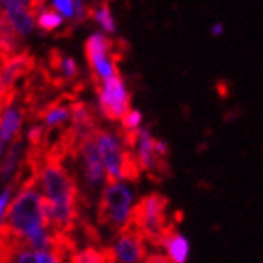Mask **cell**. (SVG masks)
<instances>
[{
    "label": "cell",
    "instance_id": "6da1fadb",
    "mask_svg": "<svg viewBox=\"0 0 263 263\" xmlns=\"http://www.w3.org/2000/svg\"><path fill=\"white\" fill-rule=\"evenodd\" d=\"M38 182V175H28L6 213L8 228L25 241L40 231H47L44 214V196L36 186Z\"/></svg>",
    "mask_w": 263,
    "mask_h": 263
},
{
    "label": "cell",
    "instance_id": "7a4b0ae2",
    "mask_svg": "<svg viewBox=\"0 0 263 263\" xmlns=\"http://www.w3.org/2000/svg\"><path fill=\"white\" fill-rule=\"evenodd\" d=\"M167 207H170V199L164 194L151 192L143 196L132 209L130 224L153 247H158L164 231L173 222L167 214Z\"/></svg>",
    "mask_w": 263,
    "mask_h": 263
},
{
    "label": "cell",
    "instance_id": "3957f363",
    "mask_svg": "<svg viewBox=\"0 0 263 263\" xmlns=\"http://www.w3.org/2000/svg\"><path fill=\"white\" fill-rule=\"evenodd\" d=\"M132 209H134V192L124 182H111L102 190L96 220L100 226L111 233H119L130 222Z\"/></svg>",
    "mask_w": 263,
    "mask_h": 263
},
{
    "label": "cell",
    "instance_id": "277c9868",
    "mask_svg": "<svg viewBox=\"0 0 263 263\" xmlns=\"http://www.w3.org/2000/svg\"><path fill=\"white\" fill-rule=\"evenodd\" d=\"M137 160L139 165L153 181H162L170 173V148L164 141L153 137L148 128H141L137 141Z\"/></svg>",
    "mask_w": 263,
    "mask_h": 263
},
{
    "label": "cell",
    "instance_id": "5b68a950",
    "mask_svg": "<svg viewBox=\"0 0 263 263\" xmlns=\"http://www.w3.org/2000/svg\"><path fill=\"white\" fill-rule=\"evenodd\" d=\"M96 96H98V107L100 113L111 122L122 121L128 115L130 107V92H128L126 85L122 81L121 71L113 76L104 85H96L94 87Z\"/></svg>",
    "mask_w": 263,
    "mask_h": 263
},
{
    "label": "cell",
    "instance_id": "8992f818",
    "mask_svg": "<svg viewBox=\"0 0 263 263\" xmlns=\"http://www.w3.org/2000/svg\"><path fill=\"white\" fill-rule=\"evenodd\" d=\"M102 250L105 263H145L147 259V241L130 222L117 233L115 245Z\"/></svg>",
    "mask_w": 263,
    "mask_h": 263
},
{
    "label": "cell",
    "instance_id": "52a82bcc",
    "mask_svg": "<svg viewBox=\"0 0 263 263\" xmlns=\"http://www.w3.org/2000/svg\"><path fill=\"white\" fill-rule=\"evenodd\" d=\"M79 156H81L83 162V179H85V184H87V194L81 199V205L90 207V194L94 190H98L100 184L104 182V179H107L104 162H102V156H100L98 151V143H96V136L83 141Z\"/></svg>",
    "mask_w": 263,
    "mask_h": 263
},
{
    "label": "cell",
    "instance_id": "ba28073f",
    "mask_svg": "<svg viewBox=\"0 0 263 263\" xmlns=\"http://www.w3.org/2000/svg\"><path fill=\"white\" fill-rule=\"evenodd\" d=\"M96 143H98V151L102 156L105 167V181L107 184L111 182H121L122 181V160H124V151L126 147L117 136H113L107 130H100L96 134Z\"/></svg>",
    "mask_w": 263,
    "mask_h": 263
},
{
    "label": "cell",
    "instance_id": "9c48e42d",
    "mask_svg": "<svg viewBox=\"0 0 263 263\" xmlns=\"http://www.w3.org/2000/svg\"><path fill=\"white\" fill-rule=\"evenodd\" d=\"M38 68L36 57L30 55L27 49L19 53V55L11 57L10 61H6L0 64V71H2V90H13L17 88V81L28 76H32L34 70Z\"/></svg>",
    "mask_w": 263,
    "mask_h": 263
},
{
    "label": "cell",
    "instance_id": "30bf717a",
    "mask_svg": "<svg viewBox=\"0 0 263 263\" xmlns=\"http://www.w3.org/2000/svg\"><path fill=\"white\" fill-rule=\"evenodd\" d=\"M23 51V36L15 30L0 6V64Z\"/></svg>",
    "mask_w": 263,
    "mask_h": 263
},
{
    "label": "cell",
    "instance_id": "8fae6325",
    "mask_svg": "<svg viewBox=\"0 0 263 263\" xmlns=\"http://www.w3.org/2000/svg\"><path fill=\"white\" fill-rule=\"evenodd\" d=\"M4 13L8 15L10 23L15 27L19 34H30L34 30V21L36 17L30 11V2H19V0H4L0 2Z\"/></svg>",
    "mask_w": 263,
    "mask_h": 263
},
{
    "label": "cell",
    "instance_id": "7c38bea8",
    "mask_svg": "<svg viewBox=\"0 0 263 263\" xmlns=\"http://www.w3.org/2000/svg\"><path fill=\"white\" fill-rule=\"evenodd\" d=\"M23 119H25V115L21 113V109L13 107V105L10 109H6V113L2 115V121H0V156L4 154L6 145L10 143L11 137L15 139L21 136Z\"/></svg>",
    "mask_w": 263,
    "mask_h": 263
},
{
    "label": "cell",
    "instance_id": "4fadbf2b",
    "mask_svg": "<svg viewBox=\"0 0 263 263\" xmlns=\"http://www.w3.org/2000/svg\"><path fill=\"white\" fill-rule=\"evenodd\" d=\"M36 23L44 32H57L64 25V17L55 8H44L40 11V15L36 17Z\"/></svg>",
    "mask_w": 263,
    "mask_h": 263
},
{
    "label": "cell",
    "instance_id": "5bb4252c",
    "mask_svg": "<svg viewBox=\"0 0 263 263\" xmlns=\"http://www.w3.org/2000/svg\"><path fill=\"white\" fill-rule=\"evenodd\" d=\"M92 19L102 25V28H104L105 32H109V34L117 32L115 19H113V15H111V8L107 2H102L98 8H94L92 6Z\"/></svg>",
    "mask_w": 263,
    "mask_h": 263
},
{
    "label": "cell",
    "instance_id": "9a60e30c",
    "mask_svg": "<svg viewBox=\"0 0 263 263\" xmlns=\"http://www.w3.org/2000/svg\"><path fill=\"white\" fill-rule=\"evenodd\" d=\"M70 263H105L104 250H98L94 247H87L81 252H76L70 258Z\"/></svg>",
    "mask_w": 263,
    "mask_h": 263
},
{
    "label": "cell",
    "instance_id": "2e32d148",
    "mask_svg": "<svg viewBox=\"0 0 263 263\" xmlns=\"http://www.w3.org/2000/svg\"><path fill=\"white\" fill-rule=\"evenodd\" d=\"M15 188H19V181L13 177V181L8 182V186L0 194V226L4 224L6 213H8V207H10V203H11V194L15 192Z\"/></svg>",
    "mask_w": 263,
    "mask_h": 263
},
{
    "label": "cell",
    "instance_id": "e0dca14e",
    "mask_svg": "<svg viewBox=\"0 0 263 263\" xmlns=\"http://www.w3.org/2000/svg\"><path fill=\"white\" fill-rule=\"evenodd\" d=\"M141 121H143V115L137 109L128 111V115L121 121V132H126V134L139 132L141 130Z\"/></svg>",
    "mask_w": 263,
    "mask_h": 263
},
{
    "label": "cell",
    "instance_id": "ac0fdd59",
    "mask_svg": "<svg viewBox=\"0 0 263 263\" xmlns=\"http://www.w3.org/2000/svg\"><path fill=\"white\" fill-rule=\"evenodd\" d=\"M53 8H55L59 13H62V17H66V19H71V21H73V17H76V8H73V2H70V0H55V2H53Z\"/></svg>",
    "mask_w": 263,
    "mask_h": 263
},
{
    "label": "cell",
    "instance_id": "d6986e66",
    "mask_svg": "<svg viewBox=\"0 0 263 263\" xmlns=\"http://www.w3.org/2000/svg\"><path fill=\"white\" fill-rule=\"evenodd\" d=\"M145 263H171L165 254H148Z\"/></svg>",
    "mask_w": 263,
    "mask_h": 263
},
{
    "label": "cell",
    "instance_id": "ffe728a7",
    "mask_svg": "<svg viewBox=\"0 0 263 263\" xmlns=\"http://www.w3.org/2000/svg\"><path fill=\"white\" fill-rule=\"evenodd\" d=\"M222 32H224V27H222L220 23H216V25L211 27V34H213V36H222Z\"/></svg>",
    "mask_w": 263,
    "mask_h": 263
},
{
    "label": "cell",
    "instance_id": "44dd1931",
    "mask_svg": "<svg viewBox=\"0 0 263 263\" xmlns=\"http://www.w3.org/2000/svg\"><path fill=\"white\" fill-rule=\"evenodd\" d=\"M0 88H2V71H0Z\"/></svg>",
    "mask_w": 263,
    "mask_h": 263
}]
</instances>
